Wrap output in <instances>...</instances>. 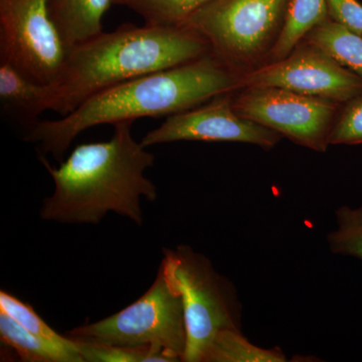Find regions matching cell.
<instances>
[{"instance_id": "obj_1", "label": "cell", "mask_w": 362, "mask_h": 362, "mask_svg": "<svg viewBox=\"0 0 362 362\" xmlns=\"http://www.w3.org/2000/svg\"><path fill=\"white\" fill-rule=\"evenodd\" d=\"M240 89L242 75L211 52L103 90L59 120H40L25 139L39 144L40 156L51 154L61 161L74 140L89 128L168 117Z\"/></svg>"}, {"instance_id": "obj_2", "label": "cell", "mask_w": 362, "mask_h": 362, "mask_svg": "<svg viewBox=\"0 0 362 362\" xmlns=\"http://www.w3.org/2000/svg\"><path fill=\"white\" fill-rule=\"evenodd\" d=\"M132 123L113 125L108 141L78 145L58 168L40 156L54 183V194L40 209L42 220L97 225L112 211L142 226V197L156 202L158 197L156 185L144 175L156 156L136 141Z\"/></svg>"}, {"instance_id": "obj_3", "label": "cell", "mask_w": 362, "mask_h": 362, "mask_svg": "<svg viewBox=\"0 0 362 362\" xmlns=\"http://www.w3.org/2000/svg\"><path fill=\"white\" fill-rule=\"evenodd\" d=\"M211 52L209 42L185 26L124 23L69 49L61 75L49 86L47 110L69 115L103 90Z\"/></svg>"}, {"instance_id": "obj_4", "label": "cell", "mask_w": 362, "mask_h": 362, "mask_svg": "<svg viewBox=\"0 0 362 362\" xmlns=\"http://www.w3.org/2000/svg\"><path fill=\"white\" fill-rule=\"evenodd\" d=\"M159 268L180 292L185 306L187 345L182 361L204 362L218 333L240 330V304L237 291L213 263L192 247L164 249Z\"/></svg>"}, {"instance_id": "obj_5", "label": "cell", "mask_w": 362, "mask_h": 362, "mask_svg": "<svg viewBox=\"0 0 362 362\" xmlns=\"http://www.w3.org/2000/svg\"><path fill=\"white\" fill-rule=\"evenodd\" d=\"M289 0H213L185 28L209 42L211 54L244 75L268 63Z\"/></svg>"}, {"instance_id": "obj_6", "label": "cell", "mask_w": 362, "mask_h": 362, "mask_svg": "<svg viewBox=\"0 0 362 362\" xmlns=\"http://www.w3.org/2000/svg\"><path fill=\"white\" fill-rule=\"evenodd\" d=\"M68 337L150 349L173 362L182 361L187 345L182 297L159 268L153 284L137 301L98 322L74 328Z\"/></svg>"}, {"instance_id": "obj_7", "label": "cell", "mask_w": 362, "mask_h": 362, "mask_svg": "<svg viewBox=\"0 0 362 362\" xmlns=\"http://www.w3.org/2000/svg\"><path fill=\"white\" fill-rule=\"evenodd\" d=\"M68 51L47 0H0V63L51 86L63 71Z\"/></svg>"}, {"instance_id": "obj_8", "label": "cell", "mask_w": 362, "mask_h": 362, "mask_svg": "<svg viewBox=\"0 0 362 362\" xmlns=\"http://www.w3.org/2000/svg\"><path fill=\"white\" fill-rule=\"evenodd\" d=\"M341 106L278 87H245L233 95V108L240 116L320 153L327 151Z\"/></svg>"}, {"instance_id": "obj_9", "label": "cell", "mask_w": 362, "mask_h": 362, "mask_svg": "<svg viewBox=\"0 0 362 362\" xmlns=\"http://www.w3.org/2000/svg\"><path fill=\"white\" fill-rule=\"evenodd\" d=\"M242 81L243 88H283L340 104L362 93L361 77L306 40L286 58L244 74Z\"/></svg>"}, {"instance_id": "obj_10", "label": "cell", "mask_w": 362, "mask_h": 362, "mask_svg": "<svg viewBox=\"0 0 362 362\" xmlns=\"http://www.w3.org/2000/svg\"><path fill=\"white\" fill-rule=\"evenodd\" d=\"M233 93L166 117L164 123L149 131L140 143L145 148L177 141L247 143L266 150L274 148L284 137L240 116L233 108Z\"/></svg>"}, {"instance_id": "obj_11", "label": "cell", "mask_w": 362, "mask_h": 362, "mask_svg": "<svg viewBox=\"0 0 362 362\" xmlns=\"http://www.w3.org/2000/svg\"><path fill=\"white\" fill-rule=\"evenodd\" d=\"M113 0H47L49 16L66 49L103 33V18Z\"/></svg>"}, {"instance_id": "obj_12", "label": "cell", "mask_w": 362, "mask_h": 362, "mask_svg": "<svg viewBox=\"0 0 362 362\" xmlns=\"http://www.w3.org/2000/svg\"><path fill=\"white\" fill-rule=\"evenodd\" d=\"M49 86L39 84L7 64L0 63V101L6 113L28 126L39 122L47 111Z\"/></svg>"}, {"instance_id": "obj_13", "label": "cell", "mask_w": 362, "mask_h": 362, "mask_svg": "<svg viewBox=\"0 0 362 362\" xmlns=\"http://www.w3.org/2000/svg\"><path fill=\"white\" fill-rule=\"evenodd\" d=\"M0 337L23 361L84 362L75 340L73 344L63 345L33 334L4 312H0Z\"/></svg>"}, {"instance_id": "obj_14", "label": "cell", "mask_w": 362, "mask_h": 362, "mask_svg": "<svg viewBox=\"0 0 362 362\" xmlns=\"http://www.w3.org/2000/svg\"><path fill=\"white\" fill-rule=\"evenodd\" d=\"M328 18L326 0H289L282 30L268 63L286 58L312 30Z\"/></svg>"}, {"instance_id": "obj_15", "label": "cell", "mask_w": 362, "mask_h": 362, "mask_svg": "<svg viewBox=\"0 0 362 362\" xmlns=\"http://www.w3.org/2000/svg\"><path fill=\"white\" fill-rule=\"evenodd\" d=\"M304 40L330 54L340 65L362 78V35L328 18Z\"/></svg>"}, {"instance_id": "obj_16", "label": "cell", "mask_w": 362, "mask_h": 362, "mask_svg": "<svg viewBox=\"0 0 362 362\" xmlns=\"http://www.w3.org/2000/svg\"><path fill=\"white\" fill-rule=\"evenodd\" d=\"M279 349H266L250 342L242 331L226 329L218 333L207 350L204 362H285Z\"/></svg>"}, {"instance_id": "obj_17", "label": "cell", "mask_w": 362, "mask_h": 362, "mask_svg": "<svg viewBox=\"0 0 362 362\" xmlns=\"http://www.w3.org/2000/svg\"><path fill=\"white\" fill-rule=\"evenodd\" d=\"M213 0H113L142 16L146 25L182 26L185 21Z\"/></svg>"}, {"instance_id": "obj_18", "label": "cell", "mask_w": 362, "mask_h": 362, "mask_svg": "<svg viewBox=\"0 0 362 362\" xmlns=\"http://www.w3.org/2000/svg\"><path fill=\"white\" fill-rule=\"evenodd\" d=\"M326 240L332 254L362 261V206L338 207L335 228L328 233Z\"/></svg>"}, {"instance_id": "obj_19", "label": "cell", "mask_w": 362, "mask_h": 362, "mask_svg": "<svg viewBox=\"0 0 362 362\" xmlns=\"http://www.w3.org/2000/svg\"><path fill=\"white\" fill-rule=\"evenodd\" d=\"M74 340L84 362H173L169 357L150 349Z\"/></svg>"}, {"instance_id": "obj_20", "label": "cell", "mask_w": 362, "mask_h": 362, "mask_svg": "<svg viewBox=\"0 0 362 362\" xmlns=\"http://www.w3.org/2000/svg\"><path fill=\"white\" fill-rule=\"evenodd\" d=\"M0 312H4L11 317L13 320L33 334L52 340L59 344L71 345L74 343V339L68 335L63 337L52 329L30 304L25 303L11 293L4 290L0 291Z\"/></svg>"}, {"instance_id": "obj_21", "label": "cell", "mask_w": 362, "mask_h": 362, "mask_svg": "<svg viewBox=\"0 0 362 362\" xmlns=\"http://www.w3.org/2000/svg\"><path fill=\"white\" fill-rule=\"evenodd\" d=\"M329 144H362V93L342 104L331 129Z\"/></svg>"}, {"instance_id": "obj_22", "label": "cell", "mask_w": 362, "mask_h": 362, "mask_svg": "<svg viewBox=\"0 0 362 362\" xmlns=\"http://www.w3.org/2000/svg\"><path fill=\"white\" fill-rule=\"evenodd\" d=\"M326 4L331 21L362 35V4L358 0H326Z\"/></svg>"}]
</instances>
